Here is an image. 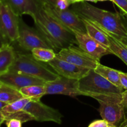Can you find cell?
<instances>
[{
	"label": "cell",
	"mask_w": 127,
	"mask_h": 127,
	"mask_svg": "<svg viewBox=\"0 0 127 127\" xmlns=\"http://www.w3.org/2000/svg\"><path fill=\"white\" fill-rule=\"evenodd\" d=\"M122 104L125 109H127V90H125L122 93Z\"/></svg>",
	"instance_id": "4dcf8cb0"
},
{
	"label": "cell",
	"mask_w": 127,
	"mask_h": 127,
	"mask_svg": "<svg viewBox=\"0 0 127 127\" xmlns=\"http://www.w3.org/2000/svg\"><path fill=\"white\" fill-rule=\"evenodd\" d=\"M2 84H3V83H2V82H1V81H0V89H1V87H2Z\"/></svg>",
	"instance_id": "f35d334b"
},
{
	"label": "cell",
	"mask_w": 127,
	"mask_h": 127,
	"mask_svg": "<svg viewBox=\"0 0 127 127\" xmlns=\"http://www.w3.org/2000/svg\"><path fill=\"white\" fill-rule=\"evenodd\" d=\"M2 0L0 2V32L9 43L16 42L19 37V17Z\"/></svg>",
	"instance_id": "52a82bcc"
},
{
	"label": "cell",
	"mask_w": 127,
	"mask_h": 127,
	"mask_svg": "<svg viewBox=\"0 0 127 127\" xmlns=\"http://www.w3.org/2000/svg\"><path fill=\"white\" fill-rule=\"evenodd\" d=\"M120 78L122 88L127 90V73L120 71Z\"/></svg>",
	"instance_id": "f1b7e54d"
},
{
	"label": "cell",
	"mask_w": 127,
	"mask_h": 127,
	"mask_svg": "<svg viewBox=\"0 0 127 127\" xmlns=\"http://www.w3.org/2000/svg\"><path fill=\"white\" fill-rule=\"evenodd\" d=\"M7 43H9V42H8V40L4 37L3 35H2V33H1V32H0V48H1L4 45Z\"/></svg>",
	"instance_id": "d6a6232c"
},
{
	"label": "cell",
	"mask_w": 127,
	"mask_h": 127,
	"mask_svg": "<svg viewBox=\"0 0 127 127\" xmlns=\"http://www.w3.org/2000/svg\"><path fill=\"white\" fill-rule=\"evenodd\" d=\"M19 91L24 97L30 98L32 100H40L45 95V85H32L21 88Z\"/></svg>",
	"instance_id": "44dd1931"
},
{
	"label": "cell",
	"mask_w": 127,
	"mask_h": 127,
	"mask_svg": "<svg viewBox=\"0 0 127 127\" xmlns=\"http://www.w3.org/2000/svg\"><path fill=\"white\" fill-rule=\"evenodd\" d=\"M110 1V0H99V1Z\"/></svg>",
	"instance_id": "60d3db41"
},
{
	"label": "cell",
	"mask_w": 127,
	"mask_h": 127,
	"mask_svg": "<svg viewBox=\"0 0 127 127\" xmlns=\"http://www.w3.org/2000/svg\"><path fill=\"white\" fill-rule=\"evenodd\" d=\"M71 9L84 18L121 40L127 37V30L121 12H112L95 7L87 1L73 4Z\"/></svg>",
	"instance_id": "6da1fadb"
},
{
	"label": "cell",
	"mask_w": 127,
	"mask_h": 127,
	"mask_svg": "<svg viewBox=\"0 0 127 127\" xmlns=\"http://www.w3.org/2000/svg\"><path fill=\"white\" fill-rule=\"evenodd\" d=\"M73 33L76 38L78 47L99 62L104 56L112 54L110 50L99 44L87 33L79 32H73Z\"/></svg>",
	"instance_id": "4fadbf2b"
},
{
	"label": "cell",
	"mask_w": 127,
	"mask_h": 127,
	"mask_svg": "<svg viewBox=\"0 0 127 127\" xmlns=\"http://www.w3.org/2000/svg\"><path fill=\"white\" fill-rule=\"evenodd\" d=\"M56 57L89 69H94L100 63L97 60L74 45L62 49L56 54Z\"/></svg>",
	"instance_id": "ba28073f"
},
{
	"label": "cell",
	"mask_w": 127,
	"mask_h": 127,
	"mask_svg": "<svg viewBox=\"0 0 127 127\" xmlns=\"http://www.w3.org/2000/svg\"><path fill=\"white\" fill-rule=\"evenodd\" d=\"M119 127H127V118L124 119V121L121 123Z\"/></svg>",
	"instance_id": "d590c367"
},
{
	"label": "cell",
	"mask_w": 127,
	"mask_h": 127,
	"mask_svg": "<svg viewBox=\"0 0 127 127\" xmlns=\"http://www.w3.org/2000/svg\"><path fill=\"white\" fill-rule=\"evenodd\" d=\"M5 121H6V120H5L4 116V115L2 114V113L1 112V111H0V127H1V124Z\"/></svg>",
	"instance_id": "836d02e7"
},
{
	"label": "cell",
	"mask_w": 127,
	"mask_h": 127,
	"mask_svg": "<svg viewBox=\"0 0 127 127\" xmlns=\"http://www.w3.org/2000/svg\"><path fill=\"white\" fill-rule=\"evenodd\" d=\"M71 4L68 0H57L55 7L59 10H65L68 9Z\"/></svg>",
	"instance_id": "484cf974"
},
{
	"label": "cell",
	"mask_w": 127,
	"mask_h": 127,
	"mask_svg": "<svg viewBox=\"0 0 127 127\" xmlns=\"http://www.w3.org/2000/svg\"><path fill=\"white\" fill-rule=\"evenodd\" d=\"M32 99L30 98L23 97L16 101L13 102L12 103L7 104L1 110V112L3 114H12V113L17 112L24 110L26 105Z\"/></svg>",
	"instance_id": "603a6c76"
},
{
	"label": "cell",
	"mask_w": 127,
	"mask_h": 127,
	"mask_svg": "<svg viewBox=\"0 0 127 127\" xmlns=\"http://www.w3.org/2000/svg\"><path fill=\"white\" fill-rule=\"evenodd\" d=\"M46 94H62L71 97L84 95L79 89V80L59 76L55 80L45 84Z\"/></svg>",
	"instance_id": "30bf717a"
},
{
	"label": "cell",
	"mask_w": 127,
	"mask_h": 127,
	"mask_svg": "<svg viewBox=\"0 0 127 127\" xmlns=\"http://www.w3.org/2000/svg\"><path fill=\"white\" fill-rule=\"evenodd\" d=\"M0 2H1V0H0Z\"/></svg>",
	"instance_id": "b9f144b4"
},
{
	"label": "cell",
	"mask_w": 127,
	"mask_h": 127,
	"mask_svg": "<svg viewBox=\"0 0 127 127\" xmlns=\"http://www.w3.org/2000/svg\"><path fill=\"white\" fill-rule=\"evenodd\" d=\"M83 19V22H84V24H85L87 33L91 38H93L96 42H97L99 44H100L102 46L105 47L107 49L110 50V49L109 48L110 42H109V38H108L107 35L104 33V31L101 29L99 28V27H97L96 25L93 24V22H90V21L86 19Z\"/></svg>",
	"instance_id": "e0dca14e"
},
{
	"label": "cell",
	"mask_w": 127,
	"mask_h": 127,
	"mask_svg": "<svg viewBox=\"0 0 127 127\" xmlns=\"http://www.w3.org/2000/svg\"><path fill=\"white\" fill-rule=\"evenodd\" d=\"M9 72L27 74L45 82L54 81L59 76L57 73L51 70L46 64L37 60L32 53L16 52V58Z\"/></svg>",
	"instance_id": "3957f363"
},
{
	"label": "cell",
	"mask_w": 127,
	"mask_h": 127,
	"mask_svg": "<svg viewBox=\"0 0 127 127\" xmlns=\"http://www.w3.org/2000/svg\"><path fill=\"white\" fill-rule=\"evenodd\" d=\"M109 123L105 120H97L93 122L88 127H108Z\"/></svg>",
	"instance_id": "83f0119b"
},
{
	"label": "cell",
	"mask_w": 127,
	"mask_h": 127,
	"mask_svg": "<svg viewBox=\"0 0 127 127\" xmlns=\"http://www.w3.org/2000/svg\"><path fill=\"white\" fill-rule=\"evenodd\" d=\"M47 63L58 75L69 79L80 80L86 76L91 70L88 68L78 66L57 57Z\"/></svg>",
	"instance_id": "7c38bea8"
},
{
	"label": "cell",
	"mask_w": 127,
	"mask_h": 127,
	"mask_svg": "<svg viewBox=\"0 0 127 127\" xmlns=\"http://www.w3.org/2000/svg\"><path fill=\"white\" fill-rule=\"evenodd\" d=\"M79 89L84 95L93 97L95 95L122 94L124 89L114 85L102 76L91 69L89 73L79 80Z\"/></svg>",
	"instance_id": "277c9868"
},
{
	"label": "cell",
	"mask_w": 127,
	"mask_h": 127,
	"mask_svg": "<svg viewBox=\"0 0 127 127\" xmlns=\"http://www.w3.org/2000/svg\"><path fill=\"white\" fill-rule=\"evenodd\" d=\"M38 1L42 6L43 4H49L51 6H55L57 0H38Z\"/></svg>",
	"instance_id": "f546056e"
},
{
	"label": "cell",
	"mask_w": 127,
	"mask_h": 127,
	"mask_svg": "<svg viewBox=\"0 0 127 127\" xmlns=\"http://www.w3.org/2000/svg\"><path fill=\"white\" fill-rule=\"evenodd\" d=\"M42 7L55 21L72 32L87 33L83 19L72 9L59 10L49 4L42 5Z\"/></svg>",
	"instance_id": "8992f818"
},
{
	"label": "cell",
	"mask_w": 127,
	"mask_h": 127,
	"mask_svg": "<svg viewBox=\"0 0 127 127\" xmlns=\"http://www.w3.org/2000/svg\"><path fill=\"white\" fill-rule=\"evenodd\" d=\"M7 127H22V122L19 120L16 119H11L6 120Z\"/></svg>",
	"instance_id": "4316f807"
},
{
	"label": "cell",
	"mask_w": 127,
	"mask_h": 127,
	"mask_svg": "<svg viewBox=\"0 0 127 127\" xmlns=\"http://www.w3.org/2000/svg\"><path fill=\"white\" fill-rule=\"evenodd\" d=\"M31 53L37 60L48 63L56 57L57 53L52 48H35L31 51Z\"/></svg>",
	"instance_id": "7402d4cb"
},
{
	"label": "cell",
	"mask_w": 127,
	"mask_h": 127,
	"mask_svg": "<svg viewBox=\"0 0 127 127\" xmlns=\"http://www.w3.org/2000/svg\"><path fill=\"white\" fill-rule=\"evenodd\" d=\"M84 1H90V2H97L99 1V0H84Z\"/></svg>",
	"instance_id": "74e56055"
},
{
	"label": "cell",
	"mask_w": 127,
	"mask_h": 127,
	"mask_svg": "<svg viewBox=\"0 0 127 127\" xmlns=\"http://www.w3.org/2000/svg\"><path fill=\"white\" fill-rule=\"evenodd\" d=\"M24 110L31 114L37 122H53L58 124L62 122V114L58 110L42 103L40 100H31Z\"/></svg>",
	"instance_id": "8fae6325"
},
{
	"label": "cell",
	"mask_w": 127,
	"mask_h": 127,
	"mask_svg": "<svg viewBox=\"0 0 127 127\" xmlns=\"http://www.w3.org/2000/svg\"><path fill=\"white\" fill-rule=\"evenodd\" d=\"M122 14V17H123V19H124V22H125V26H126V28H127V16H125V14H122ZM120 40L122 41V42H124V43H125V44L127 45V37H125V38H122Z\"/></svg>",
	"instance_id": "1f68e13d"
},
{
	"label": "cell",
	"mask_w": 127,
	"mask_h": 127,
	"mask_svg": "<svg viewBox=\"0 0 127 127\" xmlns=\"http://www.w3.org/2000/svg\"><path fill=\"white\" fill-rule=\"evenodd\" d=\"M20 91L15 88L3 84L0 89V101L10 104L23 98Z\"/></svg>",
	"instance_id": "ffe728a7"
},
{
	"label": "cell",
	"mask_w": 127,
	"mask_h": 127,
	"mask_svg": "<svg viewBox=\"0 0 127 127\" xmlns=\"http://www.w3.org/2000/svg\"><path fill=\"white\" fill-rule=\"evenodd\" d=\"M32 18L36 29L53 50L58 52L63 48L78 45L74 33L53 19L42 6Z\"/></svg>",
	"instance_id": "7a4b0ae2"
},
{
	"label": "cell",
	"mask_w": 127,
	"mask_h": 127,
	"mask_svg": "<svg viewBox=\"0 0 127 127\" xmlns=\"http://www.w3.org/2000/svg\"><path fill=\"white\" fill-rule=\"evenodd\" d=\"M68 1H69L71 4H73L78 3V2H83V1H84V0H68Z\"/></svg>",
	"instance_id": "e575fe53"
},
{
	"label": "cell",
	"mask_w": 127,
	"mask_h": 127,
	"mask_svg": "<svg viewBox=\"0 0 127 127\" xmlns=\"http://www.w3.org/2000/svg\"><path fill=\"white\" fill-rule=\"evenodd\" d=\"M94 70L97 73L102 76L104 78L107 79L108 81H109L110 83L114 84V85L117 86L121 88V89H123L122 86L121 82H120V71H118L116 70V69H113V68L105 66L100 64V63L97 64V67Z\"/></svg>",
	"instance_id": "d6986e66"
},
{
	"label": "cell",
	"mask_w": 127,
	"mask_h": 127,
	"mask_svg": "<svg viewBox=\"0 0 127 127\" xmlns=\"http://www.w3.org/2000/svg\"><path fill=\"white\" fill-rule=\"evenodd\" d=\"M98 27V26H97ZM104 33L107 35L110 42L109 48L112 52L113 55H115L119 57L124 62L127 66V45L120 39L115 37L114 35L109 32L102 29Z\"/></svg>",
	"instance_id": "ac0fdd59"
},
{
	"label": "cell",
	"mask_w": 127,
	"mask_h": 127,
	"mask_svg": "<svg viewBox=\"0 0 127 127\" xmlns=\"http://www.w3.org/2000/svg\"><path fill=\"white\" fill-rule=\"evenodd\" d=\"M116 4L121 11V12L127 16V0H110Z\"/></svg>",
	"instance_id": "d4e9b609"
},
{
	"label": "cell",
	"mask_w": 127,
	"mask_h": 127,
	"mask_svg": "<svg viewBox=\"0 0 127 127\" xmlns=\"http://www.w3.org/2000/svg\"><path fill=\"white\" fill-rule=\"evenodd\" d=\"M16 42L21 48L26 51L31 52L35 48H51L38 31L29 27L21 17H19V37Z\"/></svg>",
	"instance_id": "9c48e42d"
},
{
	"label": "cell",
	"mask_w": 127,
	"mask_h": 127,
	"mask_svg": "<svg viewBox=\"0 0 127 127\" xmlns=\"http://www.w3.org/2000/svg\"><path fill=\"white\" fill-rule=\"evenodd\" d=\"M19 16L27 14L33 17L42 5L38 0H2Z\"/></svg>",
	"instance_id": "9a60e30c"
},
{
	"label": "cell",
	"mask_w": 127,
	"mask_h": 127,
	"mask_svg": "<svg viewBox=\"0 0 127 127\" xmlns=\"http://www.w3.org/2000/svg\"><path fill=\"white\" fill-rule=\"evenodd\" d=\"M16 54V52L10 43H6L0 48V76L8 73Z\"/></svg>",
	"instance_id": "2e32d148"
},
{
	"label": "cell",
	"mask_w": 127,
	"mask_h": 127,
	"mask_svg": "<svg viewBox=\"0 0 127 127\" xmlns=\"http://www.w3.org/2000/svg\"><path fill=\"white\" fill-rule=\"evenodd\" d=\"M7 104V103H5V102H1L0 101V111H1L2 110V109H3L4 107L5 106H6Z\"/></svg>",
	"instance_id": "8d00e7d4"
},
{
	"label": "cell",
	"mask_w": 127,
	"mask_h": 127,
	"mask_svg": "<svg viewBox=\"0 0 127 127\" xmlns=\"http://www.w3.org/2000/svg\"><path fill=\"white\" fill-rule=\"evenodd\" d=\"M99 103V112L103 120L109 125L117 127L125 117L122 94L95 95L93 96Z\"/></svg>",
	"instance_id": "5b68a950"
},
{
	"label": "cell",
	"mask_w": 127,
	"mask_h": 127,
	"mask_svg": "<svg viewBox=\"0 0 127 127\" xmlns=\"http://www.w3.org/2000/svg\"><path fill=\"white\" fill-rule=\"evenodd\" d=\"M0 81L3 84L19 91L21 88L32 85H45L47 82L38 78L19 73L8 72L0 76Z\"/></svg>",
	"instance_id": "5bb4252c"
},
{
	"label": "cell",
	"mask_w": 127,
	"mask_h": 127,
	"mask_svg": "<svg viewBox=\"0 0 127 127\" xmlns=\"http://www.w3.org/2000/svg\"><path fill=\"white\" fill-rule=\"evenodd\" d=\"M108 127H117L115 126H114V125H109V126H108Z\"/></svg>",
	"instance_id": "ab89813d"
},
{
	"label": "cell",
	"mask_w": 127,
	"mask_h": 127,
	"mask_svg": "<svg viewBox=\"0 0 127 127\" xmlns=\"http://www.w3.org/2000/svg\"><path fill=\"white\" fill-rule=\"evenodd\" d=\"M3 115L4 116L5 120H6L11 119H17V120H21L22 123L27 122L29 121H32V120H35L34 117L31 114H30L29 113H28L27 112L25 111L24 110L17 112L12 113V114H3Z\"/></svg>",
	"instance_id": "cb8c5ba5"
}]
</instances>
